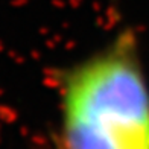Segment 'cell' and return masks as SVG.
Listing matches in <instances>:
<instances>
[{"label":"cell","mask_w":149,"mask_h":149,"mask_svg":"<svg viewBox=\"0 0 149 149\" xmlns=\"http://www.w3.org/2000/svg\"><path fill=\"white\" fill-rule=\"evenodd\" d=\"M59 149H149V88L130 33L69 73Z\"/></svg>","instance_id":"obj_1"}]
</instances>
